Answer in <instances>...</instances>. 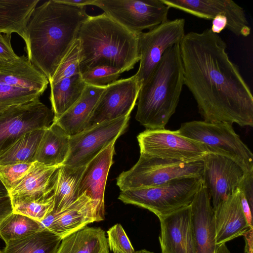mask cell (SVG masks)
<instances>
[{
	"mask_svg": "<svg viewBox=\"0 0 253 253\" xmlns=\"http://www.w3.org/2000/svg\"><path fill=\"white\" fill-rule=\"evenodd\" d=\"M86 6L49 0L37 6L27 24V57L48 81L89 17Z\"/></svg>",
	"mask_w": 253,
	"mask_h": 253,
	"instance_id": "obj_2",
	"label": "cell"
},
{
	"mask_svg": "<svg viewBox=\"0 0 253 253\" xmlns=\"http://www.w3.org/2000/svg\"><path fill=\"white\" fill-rule=\"evenodd\" d=\"M203 159L179 161L140 155L137 163L117 179L121 191L153 187L171 180L202 177Z\"/></svg>",
	"mask_w": 253,
	"mask_h": 253,
	"instance_id": "obj_6",
	"label": "cell"
},
{
	"mask_svg": "<svg viewBox=\"0 0 253 253\" xmlns=\"http://www.w3.org/2000/svg\"><path fill=\"white\" fill-rule=\"evenodd\" d=\"M227 24L226 18L222 15H218L212 19L211 29L213 33L218 34L226 28Z\"/></svg>",
	"mask_w": 253,
	"mask_h": 253,
	"instance_id": "obj_39",
	"label": "cell"
},
{
	"mask_svg": "<svg viewBox=\"0 0 253 253\" xmlns=\"http://www.w3.org/2000/svg\"><path fill=\"white\" fill-rule=\"evenodd\" d=\"M0 190L7 191L0 180Z\"/></svg>",
	"mask_w": 253,
	"mask_h": 253,
	"instance_id": "obj_44",
	"label": "cell"
},
{
	"mask_svg": "<svg viewBox=\"0 0 253 253\" xmlns=\"http://www.w3.org/2000/svg\"><path fill=\"white\" fill-rule=\"evenodd\" d=\"M0 253H2V251H0Z\"/></svg>",
	"mask_w": 253,
	"mask_h": 253,
	"instance_id": "obj_45",
	"label": "cell"
},
{
	"mask_svg": "<svg viewBox=\"0 0 253 253\" xmlns=\"http://www.w3.org/2000/svg\"><path fill=\"white\" fill-rule=\"evenodd\" d=\"M104 213L97 202L82 195L65 210L51 212L53 220L47 229L62 239L88 224L103 220Z\"/></svg>",
	"mask_w": 253,
	"mask_h": 253,
	"instance_id": "obj_18",
	"label": "cell"
},
{
	"mask_svg": "<svg viewBox=\"0 0 253 253\" xmlns=\"http://www.w3.org/2000/svg\"><path fill=\"white\" fill-rule=\"evenodd\" d=\"M216 253H230V252L225 244H222L218 246Z\"/></svg>",
	"mask_w": 253,
	"mask_h": 253,
	"instance_id": "obj_41",
	"label": "cell"
},
{
	"mask_svg": "<svg viewBox=\"0 0 253 253\" xmlns=\"http://www.w3.org/2000/svg\"><path fill=\"white\" fill-rule=\"evenodd\" d=\"M11 34L0 33V62H11L17 59L18 56L11 44Z\"/></svg>",
	"mask_w": 253,
	"mask_h": 253,
	"instance_id": "obj_37",
	"label": "cell"
},
{
	"mask_svg": "<svg viewBox=\"0 0 253 253\" xmlns=\"http://www.w3.org/2000/svg\"><path fill=\"white\" fill-rule=\"evenodd\" d=\"M8 106H0V115Z\"/></svg>",
	"mask_w": 253,
	"mask_h": 253,
	"instance_id": "obj_43",
	"label": "cell"
},
{
	"mask_svg": "<svg viewBox=\"0 0 253 253\" xmlns=\"http://www.w3.org/2000/svg\"><path fill=\"white\" fill-rule=\"evenodd\" d=\"M179 44L165 52L148 80L140 88L135 119L147 129H165L175 112L184 85Z\"/></svg>",
	"mask_w": 253,
	"mask_h": 253,
	"instance_id": "obj_4",
	"label": "cell"
},
{
	"mask_svg": "<svg viewBox=\"0 0 253 253\" xmlns=\"http://www.w3.org/2000/svg\"><path fill=\"white\" fill-rule=\"evenodd\" d=\"M169 8L181 10L196 17L212 20L218 15L226 18V28L235 35L248 36L251 33L242 7L231 0H162Z\"/></svg>",
	"mask_w": 253,
	"mask_h": 253,
	"instance_id": "obj_15",
	"label": "cell"
},
{
	"mask_svg": "<svg viewBox=\"0 0 253 253\" xmlns=\"http://www.w3.org/2000/svg\"><path fill=\"white\" fill-rule=\"evenodd\" d=\"M113 142L90 161L85 167L79 186V196L84 195L97 202L104 211V193L115 154Z\"/></svg>",
	"mask_w": 253,
	"mask_h": 253,
	"instance_id": "obj_22",
	"label": "cell"
},
{
	"mask_svg": "<svg viewBox=\"0 0 253 253\" xmlns=\"http://www.w3.org/2000/svg\"><path fill=\"white\" fill-rule=\"evenodd\" d=\"M60 2L74 6H86L92 5L94 0H58Z\"/></svg>",
	"mask_w": 253,
	"mask_h": 253,
	"instance_id": "obj_40",
	"label": "cell"
},
{
	"mask_svg": "<svg viewBox=\"0 0 253 253\" xmlns=\"http://www.w3.org/2000/svg\"><path fill=\"white\" fill-rule=\"evenodd\" d=\"M140 155L187 161L203 159L209 153L202 143L178 134L176 130L146 129L137 137Z\"/></svg>",
	"mask_w": 253,
	"mask_h": 253,
	"instance_id": "obj_11",
	"label": "cell"
},
{
	"mask_svg": "<svg viewBox=\"0 0 253 253\" xmlns=\"http://www.w3.org/2000/svg\"><path fill=\"white\" fill-rule=\"evenodd\" d=\"M85 166L60 167L54 191V208L52 212H60L79 198V186Z\"/></svg>",
	"mask_w": 253,
	"mask_h": 253,
	"instance_id": "obj_28",
	"label": "cell"
},
{
	"mask_svg": "<svg viewBox=\"0 0 253 253\" xmlns=\"http://www.w3.org/2000/svg\"><path fill=\"white\" fill-rule=\"evenodd\" d=\"M190 205L197 253H216L214 212L203 182Z\"/></svg>",
	"mask_w": 253,
	"mask_h": 253,
	"instance_id": "obj_19",
	"label": "cell"
},
{
	"mask_svg": "<svg viewBox=\"0 0 253 253\" xmlns=\"http://www.w3.org/2000/svg\"><path fill=\"white\" fill-rule=\"evenodd\" d=\"M246 173L230 158L212 153L206 155L202 180L212 200L213 210L239 188Z\"/></svg>",
	"mask_w": 253,
	"mask_h": 253,
	"instance_id": "obj_14",
	"label": "cell"
},
{
	"mask_svg": "<svg viewBox=\"0 0 253 253\" xmlns=\"http://www.w3.org/2000/svg\"><path fill=\"white\" fill-rule=\"evenodd\" d=\"M202 182V177L177 178L158 186L121 191L118 199L158 216L190 205Z\"/></svg>",
	"mask_w": 253,
	"mask_h": 253,
	"instance_id": "obj_5",
	"label": "cell"
},
{
	"mask_svg": "<svg viewBox=\"0 0 253 253\" xmlns=\"http://www.w3.org/2000/svg\"><path fill=\"white\" fill-rule=\"evenodd\" d=\"M81 44L77 38L61 60L49 83L52 84L67 78L81 74L80 70Z\"/></svg>",
	"mask_w": 253,
	"mask_h": 253,
	"instance_id": "obj_33",
	"label": "cell"
},
{
	"mask_svg": "<svg viewBox=\"0 0 253 253\" xmlns=\"http://www.w3.org/2000/svg\"><path fill=\"white\" fill-rule=\"evenodd\" d=\"M34 164L35 162L0 165V180L8 193L22 180Z\"/></svg>",
	"mask_w": 253,
	"mask_h": 253,
	"instance_id": "obj_35",
	"label": "cell"
},
{
	"mask_svg": "<svg viewBox=\"0 0 253 253\" xmlns=\"http://www.w3.org/2000/svg\"><path fill=\"white\" fill-rule=\"evenodd\" d=\"M56 253H110L105 232L87 226L62 238Z\"/></svg>",
	"mask_w": 253,
	"mask_h": 253,
	"instance_id": "obj_26",
	"label": "cell"
},
{
	"mask_svg": "<svg viewBox=\"0 0 253 253\" xmlns=\"http://www.w3.org/2000/svg\"><path fill=\"white\" fill-rule=\"evenodd\" d=\"M12 211L42 222L54 210V194L46 198L28 201L11 200Z\"/></svg>",
	"mask_w": 253,
	"mask_h": 253,
	"instance_id": "obj_32",
	"label": "cell"
},
{
	"mask_svg": "<svg viewBox=\"0 0 253 253\" xmlns=\"http://www.w3.org/2000/svg\"><path fill=\"white\" fill-rule=\"evenodd\" d=\"M70 136L55 122L44 129L35 161L45 166H61L69 151Z\"/></svg>",
	"mask_w": 253,
	"mask_h": 253,
	"instance_id": "obj_25",
	"label": "cell"
},
{
	"mask_svg": "<svg viewBox=\"0 0 253 253\" xmlns=\"http://www.w3.org/2000/svg\"><path fill=\"white\" fill-rule=\"evenodd\" d=\"M123 73L121 70L109 66H100L81 74L86 85L105 87L114 83Z\"/></svg>",
	"mask_w": 253,
	"mask_h": 253,
	"instance_id": "obj_34",
	"label": "cell"
},
{
	"mask_svg": "<svg viewBox=\"0 0 253 253\" xmlns=\"http://www.w3.org/2000/svg\"><path fill=\"white\" fill-rule=\"evenodd\" d=\"M217 246L244 234L251 228L243 212L238 189L213 210Z\"/></svg>",
	"mask_w": 253,
	"mask_h": 253,
	"instance_id": "obj_21",
	"label": "cell"
},
{
	"mask_svg": "<svg viewBox=\"0 0 253 253\" xmlns=\"http://www.w3.org/2000/svg\"><path fill=\"white\" fill-rule=\"evenodd\" d=\"M109 249L113 253H134L135 252L122 226L117 223L107 231Z\"/></svg>",
	"mask_w": 253,
	"mask_h": 253,
	"instance_id": "obj_36",
	"label": "cell"
},
{
	"mask_svg": "<svg viewBox=\"0 0 253 253\" xmlns=\"http://www.w3.org/2000/svg\"><path fill=\"white\" fill-rule=\"evenodd\" d=\"M44 131L37 129L23 134L0 155V165L35 162V155Z\"/></svg>",
	"mask_w": 253,
	"mask_h": 253,
	"instance_id": "obj_30",
	"label": "cell"
},
{
	"mask_svg": "<svg viewBox=\"0 0 253 253\" xmlns=\"http://www.w3.org/2000/svg\"><path fill=\"white\" fill-rule=\"evenodd\" d=\"M54 120L51 109L40 99L7 107L0 115V155L25 133L45 129Z\"/></svg>",
	"mask_w": 253,
	"mask_h": 253,
	"instance_id": "obj_10",
	"label": "cell"
},
{
	"mask_svg": "<svg viewBox=\"0 0 253 253\" xmlns=\"http://www.w3.org/2000/svg\"><path fill=\"white\" fill-rule=\"evenodd\" d=\"M158 217L162 253H197L190 205Z\"/></svg>",
	"mask_w": 253,
	"mask_h": 253,
	"instance_id": "obj_16",
	"label": "cell"
},
{
	"mask_svg": "<svg viewBox=\"0 0 253 253\" xmlns=\"http://www.w3.org/2000/svg\"><path fill=\"white\" fill-rule=\"evenodd\" d=\"M105 87L86 85L79 99L54 121L70 136L83 131Z\"/></svg>",
	"mask_w": 253,
	"mask_h": 253,
	"instance_id": "obj_23",
	"label": "cell"
},
{
	"mask_svg": "<svg viewBox=\"0 0 253 253\" xmlns=\"http://www.w3.org/2000/svg\"><path fill=\"white\" fill-rule=\"evenodd\" d=\"M60 166H48L35 161L18 185L9 193L11 200H39L54 194Z\"/></svg>",
	"mask_w": 253,
	"mask_h": 253,
	"instance_id": "obj_20",
	"label": "cell"
},
{
	"mask_svg": "<svg viewBox=\"0 0 253 253\" xmlns=\"http://www.w3.org/2000/svg\"><path fill=\"white\" fill-rule=\"evenodd\" d=\"M12 212V207L9 195L0 199V223Z\"/></svg>",
	"mask_w": 253,
	"mask_h": 253,
	"instance_id": "obj_38",
	"label": "cell"
},
{
	"mask_svg": "<svg viewBox=\"0 0 253 253\" xmlns=\"http://www.w3.org/2000/svg\"><path fill=\"white\" fill-rule=\"evenodd\" d=\"M134 253H153L150 252L145 249L141 250L136 252H135Z\"/></svg>",
	"mask_w": 253,
	"mask_h": 253,
	"instance_id": "obj_42",
	"label": "cell"
},
{
	"mask_svg": "<svg viewBox=\"0 0 253 253\" xmlns=\"http://www.w3.org/2000/svg\"><path fill=\"white\" fill-rule=\"evenodd\" d=\"M179 45L184 84L204 121L253 126V96L224 41L208 28L187 33Z\"/></svg>",
	"mask_w": 253,
	"mask_h": 253,
	"instance_id": "obj_1",
	"label": "cell"
},
{
	"mask_svg": "<svg viewBox=\"0 0 253 253\" xmlns=\"http://www.w3.org/2000/svg\"><path fill=\"white\" fill-rule=\"evenodd\" d=\"M140 88L135 75L107 85L92 112L85 129L130 115L136 103Z\"/></svg>",
	"mask_w": 253,
	"mask_h": 253,
	"instance_id": "obj_13",
	"label": "cell"
},
{
	"mask_svg": "<svg viewBox=\"0 0 253 253\" xmlns=\"http://www.w3.org/2000/svg\"><path fill=\"white\" fill-rule=\"evenodd\" d=\"M184 27V19L177 18L137 34L140 63L134 75L141 87L148 80L165 52L182 41L185 35Z\"/></svg>",
	"mask_w": 253,
	"mask_h": 253,
	"instance_id": "obj_9",
	"label": "cell"
},
{
	"mask_svg": "<svg viewBox=\"0 0 253 253\" xmlns=\"http://www.w3.org/2000/svg\"><path fill=\"white\" fill-rule=\"evenodd\" d=\"M61 240L45 228L6 243L2 251L3 253H56Z\"/></svg>",
	"mask_w": 253,
	"mask_h": 253,
	"instance_id": "obj_29",
	"label": "cell"
},
{
	"mask_svg": "<svg viewBox=\"0 0 253 253\" xmlns=\"http://www.w3.org/2000/svg\"><path fill=\"white\" fill-rule=\"evenodd\" d=\"M92 5L136 35L168 20L169 9L162 0H94Z\"/></svg>",
	"mask_w": 253,
	"mask_h": 253,
	"instance_id": "obj_8",
	"label": "cell"
},
{
	"mask_svg": "<svg viewBox=\"0 0 253 253\" xmlns=\"http://www.w3.org/2000/svg\"><path fill=\"white\" fill-rule=\"evenodd\" d=\"M49 99L54 120L60 118L81 97L86 85L81 74L50 84Z\"/></svg>",
	"mask_w": 253,
	"mask_h": 253,
	"instance_id": "obj_27",
	"label": "cell"
},
{
	"mask_svg": "<svg viewBox=\"0 0 253 253\" xmlns=\"http://www.w3.org/2000/svg\"><path fill=\"white\" fill-rule=\"evenodd\" d=\"M44 229L42 223L23 214L12 212L0 223V238L7 243Z\"/></svg>",
	"mask_w": 253,
	"mask_h": 253,
	"instance_id": "obj_31",
	"label": "cell"
},
{
	"mask_svg": "<svg viewBox=\"0 0 253 253\" xmlns=\"http://www.w3.org/2000/svg\"><path fill=\"white\" fill-rule=\"evenodd\" d=\"M39 2V0H0V33H16L27 45V25Z\"/></svg>",
	"mask_w": 253,
	"mask_h": 253,
	"instance_id": "obj_24",
	"label": "cell"
},
{
	"mask_svg": "<svg viewBox=\"0 0 253 253\" xmlns=\"http://www.w3.org/2000/svg\"><path fill=\"white\" fill-rule=\"evenodd\" d=\"M176 131L181 135L202 143L209 153L230 158L246 172L253 170V153L235 132L232 124L193 121L182 124Z\"/></svg>",
	"mask_w": 253,
	"mask_h": 253,
	"instance_id": "obj_7",
	"label": "cell"
},
{
	"mask_svg": "<svg viewBox=\"0 0 253 253\" xmlns=\"http://www.w3.org/2000/svg\"><path fill=\"white\" fill-rule=\"evenodd\" d=\"M77 38L81 44V74L100 66L128 71L140 60L137 35L104 12L89 16L81 26Z\"/></svg>",
	"mask_w": 253,
	"mask_h": 253,
	"instance_id": "obj_3",
	"label": "cell"
},
{
	"mask_svg": "<svg viewBox=\"0 0 253 253\" xmlns=\"http://www.w3.org/2000/svg\"><path fill=\"white\" fill-rule=\"evenodd\" d=\"M130 115L106 121L70 137L68 157L63 165L85 166L101 151L116 142L126 129Z\"/></svg>",
	"mask_w": 253,
	"mask_h": 253,
	"instance_id": "obj_12",
	"label": "cell"
},
{
	"mask_svg": "<svg viewBox=\"0 0 253 253\" xmlns=\"http://www.w3.org/2000/svg\"><path fill=\"white\" fill-rule=\"evenodd\" d=\"M0 82L35 99H40L47 87L46 76L27 56L11 62H0Z\"/></svg>",
	"mask_w": 253,
	"mask_h": 253,
	"instance_id": "obj_17",
	"label": "cell"
}]
</instances>
